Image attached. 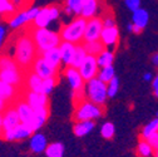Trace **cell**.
<instances>
[{
    "mask_svg": "<svg viewBox=\"0 0 158 157\" xmlns=\"http://www.w3.org/2000/svg\"><path fill=\"white\" fill-rule=\"evenodd\" d=\"M33 133H34V132H33V129L30 128V126H29V125H24V123H19L16 127L13 128V137H14V141L28 140Z\"/></svg>",
    "mask_w": 158,
    "mask_h": 157,
    "instance_id": "cell-26",
    "label": "cell"
},
{
    "mask_svg": "<svg viewBox=\"0 0 158 157\" xmlns=\"http://www.w3.org/2000/svg\"><path fill=\"white\" fill-rule=\"evenodd\" d=\"M97 59V64L99 68L102 67H107V66H112L113 62H114V53L112 49H108V48H104L99 54L95 57Z\"/></svg>",
    "mask_w": 158,
    "mask_h": 157,
    "instance_id": "cell-27",
    "label": "cell"
},
{
    "mask_svg": "<svg viewBox=\"0 0 158 157\" xmlns=\"http://www.w3.org/2000/svg\"><path fill=\"white\" fill-rule=\"evenodd\" d=\"M10 2L13 3V5H14L16 11L22 10V9H25L24 6L28 4V0H10Z\"/></svg>",
    "mask_w": 158,
    "mask_h": 157,
    "instance_id": "cell-42",
    "label": "cell"
},
{
    "mask_svg": "<svg viewBox=\"0 0 158 157\" xmlns=\"http://www.w3.org/2000/svg\"><path fill=\"white\" fill-rule=\"evenodd\" d=\"M48 146V140L45 134L40 133L39 131L34 132L29 137V148L34 153H43Z\"/></svg>",
    "mask_w": 158,
    "mask_h": 157,
    "instance_id": "cell-17",
    "label": "cell"
},
{
    "mask_svg": "<svg viewBox=\"0 0 158 157\" xmlns=\"http://www.w3.org/2000/svg\"><path fill=\"white\" fill-rule=\"evenodd\" d=\"M106 108L104 106H98L87 98L79 100L74 103V112H73V121H95L104 114Z\"/></svg>",
    "mask_w": 158,
    "mask_h": 157,
    "instance_id": "cell-3",
    "label": "cell"
},
{
    "mask_svg": "<svg viewBox=\"0 0 158 157\" xmlns=\"http://www.w3.org/2000/svg\"><path fill=\"white\" fill-rule=\"evenodd\" d=\"M132 28H133V24H132V23H129V24L127 25V30H128V32H132Z\"/></svg>",
    "mask_w": 158,
    "mask_h": 157,
    "instance_id": "cell-50",
    "label": "cell"
},
{
    "mask_svg": "<svg viewBox=\"0 0 158 157\" xmlns=\"http://www.w3.org/2000/svg\"><path fill=\"white\" fill-rule=\"evenodd\" d=\"M8 104H9V103H6L4 100H2V98H0V113H3V111L8 107Z\"/></svg>",
    "mask_w": 158,
    "mask_h": 157,
    "instance_id": "cell-46",
    "label": "cell"
},
{
    "mask_svg": "<svg viewBox=\"0 0 158 157\" xmlns=\"http://www.w3.org/2000/svg\"><path fill=\"white\" fill-rule=\"evenodd\" d=\"M30 70L34 72L36 75H39V77L42 78V79H47V78H53V77L58 78V73H59V70L52 68V67L43 59V57H42L40 54H39V55L35 58V59H34V62L31 63Z\"/></svg>",
    "mask_w": 158,
    "mask_h": 157,
    "instance_id": "cell-10",
    "label": "cell"
},
{
    "mask_svg": "<svg viewBox=\"0 0 158 157\" xmlns=\"http://www.w3.org/2000/svg\"><path fill=\"white\" fill-rule=\"evenodd\" d=\"M147 142L151 145V147L154 150V152L158 151V132L152 133V134L148 137V138H147Z\"/></svg>",
    "mask_w": 158,
    "mask_h": 157,
    "instance_id": "cell-39",
    "label": "cell"
},
{
    "mask_svg": "<svg viewBox=\"0 0 158 157\" xmlns=\"http://www.w3.org/2000/svg\"><path fill=\"white\" fill-rule=\"evenodd\" d=\"M118 91H119V79H118V77L115 75L107 83V95H108V98L115 97Z\"/></svg>",
    "mask_w": 158,
    "mask_h": 157,
    "instance_id": "cell-35",
    "label": "cell"
},
{
    "mask_svg": "<svg viewBox=\"0 0 158 157\" xmlns=\"http://www.w3.org/2000/svg\"><path fill=\"white\" fill-rule=\"evenodd\" d=\"M2 114H3V129H13L20 123V120H19V116L13 103L8 104V107L3 111Z\"/></svg>",
    "mask_w": 158,
    "mask_h": 157,
    "instance_id": "cell-16",
    "label": "cell"
},
{
    "mask_svg": "<svg viewBox=\"0 0 158 157\" xmlns=\"http://www.w3.org/2000/svg\"><path fill=\"white\" fill-rule=\"evenodd\" d=\"M84 97L88 101L98 104V106H106L108 95H107V84L99 81L97 77L87 81L84 84Z\"/></svg>",
    "mask_w": 158,
    "mask_h": 157,
    "instance_id": "cell-5",
    "label": "cell"
},
{
    "mask_svg": "<svg viewBox=\"0 0 158 157\" xmlns=\"http://www.w3.org/2000/svg\"><path fill=\"white\" fill-rule=\"evenodd\" d=\"M40 55L43 57V59L54 69L59 70L62 66V61H60V53H59V48L55 47V48H52V49H48L43 53H40Z\"/></svg>",
    "mask_w": 158,
    "mask_h": 157,
    "instance_id": "cell-21",
    "label": "cell"
},
{
    "mask_svg": "<svg viewBox=\"0 0 158 157\" xmlns=\"http://www.w3.org/2000/svg\"><path fill=\"white\" fill-rule=\"evenodd\" d=\"M5 38H6V28H5L4 25L0 24V48L3 47Z\"/></svg>",
    "mask_w": 158,
    "mask_h": 157,
    "instance_id": "cell-43",
    "label": "cell"
},
{
    "mask_svg": "<svg viewBox=\"0 0 158 157\" xmlns=\"http://www.w3.org/2000/svg\"><path fill=\"white\" fill-rule=\"evenodd\" d=\"M143 79H144L146 82H151V81L153 79V75H152V73H149V72L144 73V75H143Z\"/></svg>",
    "mask_w": 158,
    "mask_h": 157,
    "instance_id": "cell-47",
    "label": "cell"
},
{
    "mask_svg": "<svg viewBox=\"0 0 158 157\" xmlns=\"http://www.w3.org/2000/svg\"><path fill=\"white\" fill-rule=\"evenodd\" d=\"M102 19V23H103V28H109V27H115V20L112 14H108L106 15L104 18H101Z\"/></svg>",
    "mask_w": 158,
    "mask_h": 157,
    "instance_id": "cell-40",
    "label": "cell"
},
{
    "mask_svg": "<svg viewBox=\"0 0 158 157\" xmlns=\"http://www.w3.org/2000/svg\"><path fill=\"white\" fill-rule=\"evenodd\" d=\"M18 97H20V94H19L16 87H14L6 82L0 81V98H2V100H4L6 103L10 104Z\"/></svg>",
    "mask_w": 158,
    "mask_h": 157,
    "instance_id": "cell-20",
    "label": "cell"
},
{
    "mask_svg": "<svg viewBox=\"0 0 158 157\" xmlns=\"http://www.w3.org/2000/svg\"><path fill=\"white\" fill-rule=\"evenodd\" d=\"M38 10L39 8L31 6V8H25L16 11L9 18V27L11 29H20L22 27L30 24L34 20L35 15L38 14Z\"/></svg>",
    "mask_w": 158,
    "mask_h": 157,
    "instance_id": "cell-7",
    "label": "cell"
},
{
    "mask_svg": "<svg viewBox=\"0 0 158 157\" xmlns=\"http://www.w3.org/2000/svg\"><path fill=\"white\" fill-rule=\"evenodd\" d=\"M133 24V23H132ZM143 32V29H141L139 27H137V25H134L133 24V28H132V33H134V34H141Z\"/></svg>",
    "mask_w": 158,
    "mask_h": 157,
    "instance_id": "cell-48",
    "label": "cell"
},
{
    "mask_svg": "<svg viewBox=\"0 0 158 157\" xmlns=\"http://www.w3.org/2000/svg\"><path fill=\"white\" fill-rule=\"evenodd\" d=\"M102 30H103V23H102L101 16H93V18L87 19L83 42L99 40Z\"/></svg>",
    "mask_w": 158,
    "mask_h": 157,
    "instance_id": "cell-9",
    "label": "cell"
},
{
    "mask_svg": "<svg viewBox=\"0 0 158 157\" xmlns=\"http://www.w3.org/2000/svg\"><path fill=\"white\" fill-rule=\"evenodd\" d=\"M138 155L141 157H153L154 155V150L151 147V145L147 142V140L141 138V141L138 142Z\"/></svg>",
    "mask_w": 158,
    "mask_h": 157,
    "instance_id": "cell-32",
    "label": "cell"
},
{
    "mask_svg": "<svg viewBox=\"0 0 158 157\" xmlns=\"http://www.w3.org/2000/svg\"><path fill=\"white\" fill-rule=\"evenodd\" d=\"M95 127L94 121H77L73 126V132L77 137H84L89 134Z\"/></svg>",
    "mask_w": 158,
    "mask_h": 157,
    "instance_id": "cell-25",
    "label": "cell"
},
{
    "mask_svg": "<svg viewBox=\"0 0 158 157\" xmlns=\"http://www.w3.org/2000/svg\"><path fill=\"white\" fill-rule=\"evenodd\" d=\"M64 74H65V78L67 81L72 88L73 92H79V91H83L84 89V84H85V81L82 78L81 73L79 70L74 67H65V70H64Z\"/></svg>",
    "mask_w": 158,
    "mask_h": 157,
    "instance_id": "cell-14",
    "label": "cell"
},
{
    "mask_svg": "<svg viewBox=\"0 0 158 157\" xmlns=\"http://www.w3.org/2000/svg\"><path fill=\"white\" fill-rule=\"evenodd\" d=\"M48 117H49V108L48 107L34 109V118H33V122L30 125V128L33 129V132H36V131L40 129L45 125Z\"/></svg>",
    "mask_w": 158,
    "mask_h": 157,
    "instance_id": "cell-22",
    "label": "cell"
},
{
    "mask_svg": "<svg viewBox=\"0 0 158 157\" xmlns=\"http://www.w3.org/2000/svg\"><path fill=\"white\" fill-rule=\"evenodd\" d=\"M42 82L43 79L39 75H36L34 72H31L30 69L25 72V77H24V88L31 92H36L40 93L42 91Z\"/></svg>",
    "mask_w": 158,
    "mask_h": 157,
    "instance_id": "cell-18",
    "label": "cell"
},
{
    "mask_svg": "<svg viewBox=\"0 0 158 157\" xmlns=\"http://www.w3.org/2000/svg\"><path fill=\"white\" fill-rule=\"evenodd\" d=\"M85 57H87V52H85L83 44H75V50H74V55H73L70 67H74L78 69V67L82 64Z\"/></svg>",
    "mask_w": 158,
    "mask_h": 157,
    "instance_id": "cell-29",
    "label": "cell"
},
{
    "mask_svg": "<svg viewBox=\"0 0 158 157\" xmlns=\"http://www.w3.org/2000/svg\"><path fill=\"white\" fill-rule=\"evenodd\" d=\"M25 102L33 108V109H39V108H44L49 107V95L43 94V93H36L25 89L22 95Z\"/></svg>",
    "mask_w": 158,
    "mask_h": 157,
    "instance_id": "cell-13",
    "label": "cell"
},
{
    "mask_svg": "<svg viewBox=\"0 0 158 157\" xmlns=\"http://www.w3.org/2000/svg\"><path fill=\"white\" fill-rule=\"evenodd\" d=\"M151 61H152L153 66L158 68V53H154V54L152 55V58H151Z\"/></svg>",
    "mask_w": 158,
    "mask_h": 157,
    "instance_id": "cell-45",
    "label": "cell"
},
{
    "mask_svg": "<svg viewBox=\"0 0 158 157\" xmlns=\"http://www.w3.org/2000/svg\"><path fill=\"white\" fill-rule=\"evenodd\" d=\"M113 77H115V69H114L113 64H112V66H107V67H102V68L98 69L97 78H98L99 81L104 82L106 84L112 79Z\"/></svg>",
    "mask_w": 158,
    "mask_h": 157,
    "instance_id": "cell-31",
    "label": "cell"
},
{
    "mask_svg": "<svg viewBox=\"0 0 158 157\" xmlns=\"http://www.w3.org/2000/svg\"><path fill=\"white\" fill-rule=\"evenodd\" d=\"M44 153L47 157H63L64 156V145L60 142L48 143Z\"/></svg>",
    "mask_w": 158,
    "mask_h": 157,
    "instance_id": "cell-28",
    "label": "cell"
},
{
    "mask_svg": "<svg viewBox=\"0 0 158 157\" xmlns=\"http://www.w3.org/2000/svg\"><path fill=\"white\" fill-rule=\"evenodd\" d=\"M99 13V0H82V13L81 16L89 19L97 16Z\"/></svg>",
    "mask_w": 158,
    "mask_h": 157,
    "instance_id": "cell-23",
    "label": "cell"
},
{
    "mask_svg": "<svg viewBox=\"0 0 158 157\" xmlns=\"http://www.w3.org/2000/svg\"><path fill=\"white\" fill-rule=\"evenodd\" d=\"M38 55L39 53L29 33H24L16 38L14 44L13 59L16 62L19 68H22L24 72L29 70L31 63Z\"/></svg>",
    "mask_w": 158,
    "mask_h": 157,
    "instance_id": "cell-1",
    "label": "cell"
},
{
    "mask_svg": "<svg viewBox=\"0 0 158 157\" xmlns=\"http://www.w3.org/2000/svg\"><path fill=\"white\" fill-rule=\"evenodd\" d=\"M156 157H158V151H156Z\"/></svg>",
    "mask_w": 158,
    "mask_h": 157,
    "instance_id": "cell-51",
    "label": "cell"
},
{
    "mask_svg": "<svg viewBox=\"0 0 158 157\" xmlns=\"http://www.w3.org/2000/svg\"><path fill=\"white\" fill-rule=\"evenodd\" d=\"M157 117H158V112H157Z\"/></svg>",
    "mask_w": 158,
    "mask_h": 157,
    "instance_id": "cell-52",
    "label": "cell"
},
{
    "mask_svg": "<svg viewBox=\"0 0 158 157\" xmlns=\"http://www.w3.org/2000/svg\"><path fill=\"white\" fill-rule=\"evenodd\" d=\"M98 69H99V67H98V64H97L95 57L94 55H89V54H87V57L84 58V61L82 62V64L78 67L79 73H81L82 78L85 82L92 79V78H94V77H97Z\"/></svg>",
    "mask_w": 158,
    "mask_h": 157,
    "instance_id": "cell-12",
    "label": "cell"
},
{
    "mask_svg": "<svg viewBox=\"0 0 158 157\" xmlns=\"http://www.w3.org/2000/svg\"><path fill=\"white\" fill-rule=\"evenodd\" d=\"M29 34L39 54L48 49L59 47V44L62 42L59 32L52 30L49 28H33V30Z\"/></svg>",
    "mask_w": 158,
    "mask_h": 157,
    "instance_id": "cell-2",
    "label": "cell"
},
{
    "mask_svg": "<svg viewBox=\"0 0 158 157\" xmlns=\"http://www.w3.org/2000/svg\"><path fill=\"white\" fill-rule=\"evenodd\" d=\"M65 6H68L74 16H81L82 13V0H65Z\"/></svg>",
    "mask_w": 158,
    "mask_h": 157,
    "instance_id": "cell-38",
    "label": "cell"
},
{
    "mask_svg": "<svg viewBox=\"0 0 158 157\" xmlns=\"http://www.w3.org/2000/svg\"><path fill=\"white\" fill-rule=\"evenodd\" d=\"M3 132V114L0 113V134Z\"/></svg>",
    "mask_w": 158,
    "mask_h": 157,
    "instance_id": "cell-49",
    "label": "cell"
},
{
    "mask_svg": "<svg viewBox=\"0 0 158 157\" xmlns=\"http://www.w3.org/2000/svg\"><path fill=\"white\" fill-rule=\"evenodd\" d=\"M99 40L102 42V44L106 48H108V49L114 48L118 44V42H119V29L117 28V25L109 27V28H103Z\"/></svg>",
    "mask_w": 158,
    "mask_h": 157,
    "instance_id": "cell-15",
    "label": "cell"
},
{
    "mask_svg": "<svg viewBox=\"0 0 158 157\" xmlns=\"http://www.w3.org/2000/svg\"><path fill=\"white\" fill-rule=\"evenodd\" d=\"M149 22V14L146 9L138 8L137 10L132 11V23L137 27H139L141 29H144L148 25Z\"/></svg>",
    "mask_w": 158,
    "mask_h": 157,
    "instance_id": "cell-24",
    "label": "cell"
},
{
    "mask_svg": "<svg viewBox=\"0 0 158 157\" xmlns=\"http://www.w3.org/2000/svg\"><path fill=\"white\" fill-rule=\"evenodd\" d=\"M154 132H158V117H157V118H154V120H152L151 122H148V123L143 127V129H142V132H141V138L147 140L148 137H149L152 133H154Z\"/></svg>",
    "mask_w": 158,
    "mask_h": 157,
    "instance_id": "cell-33",
    "label": "cell"
},
{
    "mask_svg": "<svg viewBox=\"0 0 158 157\" xmlns=\"http://www.w3.org/2000/svg\"><path fill=\"white\" fill-rule=\"evenodd\" d=\"M13 106L16 109V113L19 116V120H20V123L24 125H31L33 118H34V109L25 102V100L20 95L18 97L16 100L13 102Z\"/></svg>",
    "mask_w": 158,
    "mask_h": 157,
    "instance_id": "cell-11",
    "label": "cell"
},
{
    "mask_svg": "<svg viewBox=\"0 0 158 157\" xmlns=\"http://www.w3.org/2000/svg\"><path fill=\"white\" fill-rule=\"evenodd\" d=\"M16 10L10 0H0V16H11Z\"/></svg>",
    "mask_w": 158,
    "mask_h": 157,
    "instance_id": "cell-34",
    "label": "cell"
},
{
    "mask_svg": "<svg viewBox=\"0 0 158 157\" xmlns=\"http://www.w3.org/2000/svg\"><path fill=\"white\" fill-rule=\"evenodd\" d=\"M58 48H59V53H60L62 66H64V67H69L70 63H72V59H73V55H74L75 44L62 40Z\"/></svg>",
    "mask_w": 158,
    "mask_h": 157,
    "instance_id": "cell-19",
    "label": "cell"
},
{
    "mask_svg": "<svg viewBox=\"0 0 158 157\" xmlns=\"http://www.w3.org/2000/svg\"><path fill=\"white\" fill-rule=\"evenodd\" d=\"M56 79H58V78H55V77H53V78H47V79H43L40 93L49 95V94L53 92V89L55 88V86H56Z\"/></svg>",
    "mask_w": 158,
    "mask_h": 157,
    "instance_id": "cell-36",
    "label": "cell"
},
{
    "mask_svg": "<svg viewBox=\"0 0 158 157\" xmlns=\"http://www.w3.org/2000/svg\"><path fill=\"white\" fill-rule=\"evenodd\" d=\"M114 133H115V128H114V125L112 122H106L102 125L101 127V134L103 138L106 140H112L114 137Z\"/></svg>",
    "mask_w": 158,
    "mask_h": 157,
    "instance_id": "cell-37",
    "label": "cell"
},
{
    "mask_svg": "<svg viewBox=\"0 0 158 157\" xmlns=\"http://www.w3.org/2000/svg\"><path fill=\"white\" fill-rule=\"evenodd\" d=\"M62 9L58 5H49L44 8H39L38 14L35 15L33 23V28H48L54 20L60 16Z\"/></svg>",
    "mask_w": 158,
    "mask_h": 157,
    "instance_id": "cell-6",
    "label": "cell"
},
{
    "mask_svg": "<svg viewBox=\"0 0 158 157\" xmlns=\"http://www.w3.org/2000/svg\"><path fill=\"white\" fill-rule=\"evenodd\" d=\"M24 77H25V72L19 67L0 69V81L6 82V83H9V84H11L16 88L23 87Z\"/></svg>",
    "mask_w": 158,
    "mask_h": 157,
    "instance_id": "cell-8",
    "label": "cell"
},
{
    "mask_svg": "<svg viewBox=\"0 0 158 157\" xmlns=\"http://www.w3.org/2000/svg\"><path fill=\"white\" fill-rule=\"evenodd\" d=\"M82 44H83V47H84V49H85L87 54H89V55H94V57H97L98 54H99V53L106 48V47L102 44V42H101V40L83 42Z\"/></svg>",
    "mask_w": 158,
    "mask_h": 157,
    "instance_id": "cell-30",
    "label": "cell"
},
{
    "mask_svg": "<svg viewBox=\"0 0 158 157\" xmlns=\"http://www.w3.org/2000/svg\"><path fill=\"white\" fill-rule=\"evenodd\" d=\"M152 88H153V93H154V95L158 98V73L156 74V77L152 79Z\"/></svg>",
    "mask_w": 158,
    "mask_h": 157,
    "instance_id": "cell-44",
    "label": "cell"
},
{
    "mask_svg": "<svg viewBox=\"0 0 158 157\" xmlns=\"http://www.w3.org/2000/svg\"><path fill=\"white\" fill-rule=\"evenodd\" d=\"M85 23H87V19H84L83 16H75L69 23L62 25L60 30H59L60 39L73 44H82Z\"/></svg>",
    "mask_w": 158,
    "mask_h": 157,
    "instance_id": "cell-4",
    "label": "cell"
},
{
    "mask_svg": "<svg viewBox=\"0 0 158 157\" xmlns=\"http://www.w3.org/2000/svg\"><path fill=\"white\" fill-rule=\"evenodd\" d=\"M124 4L131 11H134L141 8V0H124Z\"/></svg>",
    "mask_w": 158,
    "mask_h": 157,
    "instance_id": "cell-41",
    "label": "cell"
}]
</instances>
